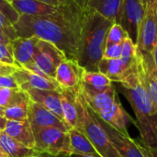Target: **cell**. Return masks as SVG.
<instances>
[{"label":"cell","instance_id":"74e56055","mask_svg":"<svg viewBox=\"0 0 157 157\" xmlns=\"http://www.w3.org/2000/svg\"><path fill=\"white\" fill-rule=\"evenodd\" d=\"M7 119L5 117L0 116V132H3L6 129V126L7 124Z\"/></svg>","mask_w":157,"mask_h":157},{"label":"cell","instance_id":"836d02e7","mask_svg":"<svg viewBox=\"0 0 157 157\" xmlns=\"http://www.w3.org/2000/svg\"><path fill=\"white\" fill-rule=\"evenodd\" d=\"M0 88H8L14 90H20L13 77V75L0 76Z\"/></svg>","mask_w":157,"mask_h":157},{"label":"cell","instance_id":"f1b7e54d","mask_svg":"<svg viewBox=\"0 0 157 157\" xmlns=\"http://www.w3.org/2000/svg\"><path fill=\"white\" fill-rule=\"evenodd\" d=\"M18 92L19 90L0 88V105L5 108L10 105L17 98Z\"/></svg>","mask_w":157,"mask_h":157},{"label":"cell","instance_id":"8fae6325","mask_svg":"<svg viewBox=\"0 0 157 157\" xmlns=\"http://www.w3.org/2000/svg\"><path fill=\"white\" fill-rule=\"evenodd\" d=\"M85 69L76 60L65 58L58 66L54 80L63 90H79Z\"/></svg>","mask_w":157,"mask_h":157},{"label":"cell","instance_id":"7bdbcfd3","mask_svg":"<svg viewBox=\"0 0 157 157\" xmlns=\"http://www.w3.org/2000/svg\"><path fill=\"white\" fill-rule=\"evenodd\" d=\"M151 68H152L153 73L155 74V76L156 77V79H157V71L155 70V66H154V62H153V60H152V62H151Z\"/></svg>","mask_w":157,"mask_h":157},{"label":"cell","instance_id":"bcb514c9","mask_svg":"<svg viewBox=\"0 0 157 157\" xmlns=\"http://www.w3.org/2000/svg\"><path fill=\"white\" fill-rule=\"evenodd\" d=\"M6 2H8V3L10 4V3H12L13 1H16V0H6Z\"/></svg>","mask_w":157,"mask_h":157},{"label":"cell","instance_id":"30bf717a","mask_svg":"<svg viewBox=\"0 0 157 157\" xmlns=\"http://www.w3.org/2000/svg\"><path fill=\"white\" fill-rule=\"evenodd\" d=\"M80 91L87 105L95 114L110 106L119 97L114 83L105 89H95L82 82Z\"/></svg>","mask_w":157,"mask_h":157},{"label":"cell","instance_id":"5bb4252c","mask_svg":"<svg viewBox=\"0 0 157 157\" xmlns=\"http://www.w3.org/2000/svg\"><path fill=\"white\" fill-rule=\"evenodd\" d=\"M28 120L32 130L39 128H57L65 132L70 130L69 127L53 113L32 101L29 105Z\"/></svg>","mask_w":157,"mask_h":157},{"label":"cell","instance_id":"ffe728a7","mask_svg":"<svg viewBox=\"0 0 157 157\" xmlns=\"http://www.w3.org/2000/svg\"><path fill=\"white\" fill-rule=\"evenodd\" d=\"M78 90H63L61 92V104L63 117L70 129H76L78 125V112L76 106V93Z\"/></svg>","mask_w":157,"mask_h":157},{"label":"cell","instance_id":"9a60e30c","mask_svg":"<svg viewBox=\"0 0 157 157\" xmlns=\"http://www.w3.org/2000/svg\"><path fill=\"white\" fill-rule=\"evenodd\" d=\"M99 118H101L105 123L109 125L115 130L121 134L130 137L127 126L129 123L135 125V119H133L121 105L119 97L116 101L108 108L102 110L98 114H96Z\"/></svg>","mask_w":157,"mask_h":157},{"label":"cell","instance_id":"e575fe53","mask_svg":"<svg viewBox=\"0 0 157 157\" xmlns=\"http://www.w3.org/2000/svg\"><path fill=\"white\" fill-rule=\"evenodd\" d=\"M17 68H18L17 66H12V65L0 63V76L12 75Z\"/></svg>","mask_w":157,"mask_h":157},{"label":"cell","instance_id":"8992f818","mask_svg":"<svg viewBox=\"0 0 157 157\" xmlns=\"http://www.w3.org/2000/svg\"><path fill=\"white\" fill-rule=\"evenodd\" d=\"M146 10L142 0H124L118 23L127 32L129 38L136 44L141 24Z\"/></svg>","mask_w":157,"mask_h":157},{"label":"cell","instance_id":"603a6c76","mask_svg":"<svg viewBox=\"0 0 157 157\" xmlns=\"http://www.w3.org/2000/svg\"><path fill=\"white\" fill-rule=\"evenodd\" d=\"M71 153L77 155H87L96 157H101L97 152L95 147L89 142V140L78 130L71 129L69 131Z\"/></svg>","mask_w":157,"mask_h":157},{"label":"cell","instance_id":"d6986e66","mask_svg":"<svg viewBox=\"0 0 157 157\" xmlns=\"http://www.w3.org/2000/svg\"><path fill=\"white\" fill-rule=\"evenodd\" d=\"M3 132L28 148L35 150L34 135L28 119L22 121L8 120Z\"/></svg>","mask_w":157,"mask_h":157},{"label":"cell","instance_id":"3957f363","mask_svg":"<svg viewBox=\"0 0 157 157\" xmlns=\"http://www.w3.org/2000/svg\"><path fill=\"white\" fill-rule=\"evenodd\" d=\"M114 22L86 6L81 30L77 62L86 71H98L106 39Z\"/></svg>","mask_w":157,"mask_h":157},{"label":"cell","instance_id":"4dcf8cb0","mask_svg":"<svg viewBox=\"0 0 157 157\" xmlns=\"http://www.w3.org/2000/svg\"><path fill=\"white\" fill-rule=\"evenodd\" d=\"M0 12L2 14H4L13 25L17 22V20L18 19L19 16H20L14 9V7L11 6V4H9L6 0H0Z\"/></svg>","mask_w":157,"mask_h":157},{"label":"cell","instance_id":"f6af8a7d","mask_svg":"<svg viewBox=\"0 0 157 157\" xmlns=\"http://www.w3.org/2000/svg\"><path fill=\"white\" fill-rule=\"evenodd\" d=\"M0 157H7V155H6V153L2 149H0Z\"/></svg>","mask_w":157,"mask_h":157},{"label":"cell","instance_id":"8d00e7d4","mask_svg":"<svg viewBox=\"0 0 157 157\" xmlns=\"http://www.w3.org/2000/svg\"><path fill=\"white\" fill-rule=\"evenodd\" d=\"M143 4L145 7V10L147 11L148 9H150L151 7L155 6L156 5L157 0H142Z\"/></svg>","mask_w":157,"mask_h":157},{"label":"cell","instance_id":"ac0fdd59","mask_svg":"<svg viewBox=\"0 0 157 157\" xmlns=\"http://www.w3.org/2000/svg\"><path fill=\"white\" fill-rule=\"evenodd\" d=\"M38 41L37 37H17L11 41L14 59L17 67L27 68L34 62L33 55Z\"/></svg>","mask_w":157,"mask_h":157},{"label":"cell","instance_id":"f546056e","mask_svg":"<svg viewBox=\"0 0 157 157\" xmlns=\"http://www.w3.org/2000/svg\"><path fill=\"white\" fill-rule=\"evenodd\" d=\"M122 51H121V57L128 58V59H134L138 56V50L136 44L128 37L126 38L123 43H121Z\"/></svg>","mask_w":157,"mask_h":157},{"label":"cell","instance_id":"7a4b0ae2","mask_svg":"<svg viewBox=\"0 0 157 157\" xmlns=\"http://www.w3.org/2000/svg\"><path fill=\"white\" fill-rule=\"evenodd\" d=\"M137 64L138 60L133 71L118 84L121 93L129 101L135 113V126L140 132L141 143L157 153V117L155 115L152 100L140 81Z\"/></svg>","mask_w":157,"mask_h":157},{"label":"cell","instance_id":"ba28073f","mask_svg":"<svg viewBox=\"0 0 157 157\" xmlns=\"http://www.w3.org/2000/svg\"><path fill=\"white\" fill-rule=\"evenodd\" d=\"M10 4L19 15L33 17L59 16L85 8L86 6V5L77 4L67 7H56L39 0H16Z\"/></svg>","mask_w":157,"mask_h":157},{"label":"cell","instance_id":"83f0119b","mask_svg":"<svg viewBox=\"0 0 157 157\" xmlns=\"http://www.w3.org/2000/svg\"><path fill=\"white\" fill-rule=\"evenodd\" d=\"M0 63L17 66L16 61L14 59L13 48L11 43L8 44L0 43Z\"/></svg>","mask_w":157,"mask_h":157},{"label":"cell","instance_id":"4fadbf2b","mask_svg":"<svg viewBox=\"0 0 157 157\" xmlns=\"http://www.w3.org/2000/svg\"><path fill=\"white\" fill-rule=\"evenodd\" d=\"M137 60L138 56L134 59L123 57L118 59L102 58L98 63V71L104 74L113 83H120L133 71Z\"/></svg>","mask_w":157,"mask_h":157},{"label":"cell","instance_id":"ee69618b","mask_svg":"<svg viewBox=\"0 0 157 157\" xmlns=\"http://www.w3.org/2000/svg\"><path fill=\"white\" fill-rule=\"evenodd\" d=\"M4 115H5V107L0 105V116L4 117Z\"/></svg>","mask_w":157,"mask_h":157},{"label":"cell","instance_id":"681fc988","mask_svg":"<svg viewBox=\"0 0 157 157\" xmlns=\"http://www.w3.org/2000/svg\"><path fill=\"white\" fill-rule=\"evenodd\" d=\"M82 1H84V2H86V0H82Z\"/></svg>","mask_w":157,"mask_h":157},{"label":"cell","instance_id":"9c48e42d","mask_svg":"<svg viewBox=\"0 0 157 157\" xmlns=\"http://www.w3.org/2000/svg\"><path fill=\"white\" fill-rule=\"evenodd\" d=\"M155 6L146 11L145 17L138 32L136 47L138 52L142 55H152L157 44V17Z\"/></svg>","mask_w":157,"mask_h":157},{"label":"cell","instance_id":"c3c4849f","mask_svg":"<svg viewBox=\"0 0 157 157\" xmlns=\"http://www.w3.org/2000/svg\"><path fill=\"white\" fill-rule=\"evenodd\" d=\"M155 10H156V17H157V3H156V6H155Z\"/></svg>","mask_w":157,"mask_h":157},{"label":"cell","instance_id":"d4e9b609","mask_svg":"<svg viewBox=\"0 0 157 157\" xmlns=\"http://www.w3.org/2000/svg\"><path fill=\"white\" fill-rule=\"evenodd\" d=\"M83 83L95 88V89H105L113 84V82L107 78L104 74L99 71H84Z\"/></svg>","mask_w":157,"mask_h":157},{"label":"cell","instance_id":"6da1fadb","mask_svg":"<svg viewBox=\"0 0 157 157\" xmlns=\"http://www.w3.org/2000/svg\"><path fill=\"white\" fill-rule=\"evenodd\" d=\"M86 8L59 16L20 15L14 24L17 37H37L54 44L68 59L77 61Z\"/></svg>","mask_w":157,"mask_h":157},{"label":"cell","instance_id":"f35d334b","mask_svg":"<svg viewBox=\"0 0 157 157\" xmlns=\"http://www.w3.org/2000/svg\"><path fill=\"white\" fill-rule=\"evenodd\" d=\"M152 58H153V62H154V66H155V68L157 71V44L155 45L153 53H152Z\"/></svg>","mask_w":157,"mask_h":157},{"label":"cell","instance_id":"277c9868","mask_svg":"<svg viewBox=\"0 0 157 157\" xmlns=\"http://www.w3.org/2000/svg\"><path fill=\"white\" fill-rule=\"evenodd\" d=\"M76 106L78 112L76 130L89 140L101 157H121L100 124L98 116L87 105L80 89L76 93Z\"/></svg>","mask_w":157,"mask_h":157},{"label":"cell","instance_id":"e0dca14e","mask_svg":"<svg viewBox=\"0 0 157 157\" xmlns=\"http://www.w3.org/2000/svg\"><path fill=\"white\" fill-rule=\"evenodd\" d=\"M29 96L30 101L40 104L56 117H58L63 123V117L62 111L61 104V92L58 91H50V90H29L26 92ZM70 129V128H69ZM71 130V129H70Z\"/></svg>","mask_w":157,"mask_h":157},{"label":"cell","instance_id":"ab89813d","mask_svg":"<svg viewBox=\"0 0 157 157\" xmlns=\"http://www.w3.org/2000/svg\"><path fill=\"white\" fill-rule=\"evenodd\" d=\"M68 155H51V154H47V153H39L37 155L32 157H67Z\"/></svg>","mask_w":157,"mask_h":157},{"label":"cell","instance_id":"52a82bcc","mask_svg":"<svg viewBox=\"0 0 157 157\" xmlns=\"http://www.w3.org/2000/svg\"><path fill=\"white\" fill-rule=\"evenodd\" d=\"M65 58V55L54 44L39 39L34 50L33 60L48 77L54 79L58 66Z\"/></svg>","mask_w":157,"mask_h":157},{"label":"cell","instance_id":"5b68a950","mask_svg":"<svg viewBox=\"0 0 157 157\" xmlns=\"http://www.w3.org/2000/svg\"><path fill=\"white\" fill-rule=\"evenodd\" d=\"M35 140V151L53 155H70L69 133L57 128H39L32 130Z\"/></svg>","mask_w":157,"mask_h":157},{"label":"cell","instance_id":"d6a6232c","mask_svg":"<svg viewBox=\"0 0 157 157\" xmlns=\"http://www.w3.org/2000/svg\"><path fill=\"white\" fill-rule=\"evenodd\" d=\"M39 1H41L43 3H46L48 5H51L56 7H67V6H71L74 5H77V4L86 5V2L82 0H39Z\"/></svg>","mask_w":157,"mask_h":157},{"label":"cell","instance_id":"60d3db41","mask_svg":"<svg viewBox=\"0 0 157 157\" xmlns=\"http://www.w3.org/2000/svg\"><path fill=\"white\" fill-rule=\"evenodd\" d=\"M11 43V41H10L6 36H5L4 34H2V33L0 32V43L8 44V43Z\"/></svg>","mask_w":157,"mask_h":157},{"label":"cell","instance_id":"44dd1931","mask_svg":"<svg viewBox=\"0 0 157 157\" xmlns=\"http://www.w3.org/2000/svg\"><path fill=\"white\" fill-rule=\"evenodd\" d=\"M124 0H86V6L118 23Z\"/></svg>","mask_w":157,"mask_h":157},{"label":"cell","instance_id":"7dc6e473","mask_svg":"<svg viewBox=\"0 0 157 157\" xmlns=\"http://www.w3.org/2000/svg\"><path fill=\"white\" fill-rule=\"evenodd\" d=\"M0 149H1V132H0Z\"/></svg>","mask_w":157,"mask_h":157},{"label":"cell","instance_id":"7402d4cb","mask_svg":"<svg viewBox=\"0 0 157 157\" xmlns=\"http://www.w3.org/2000/svg\"><path fill=\"white\" fill-rule=\"evenodd\" d=\"M30 99L26 92L19 90L14 102L5 108L4 117L7 120L22 121L28 119V111Z\"/></svg>","mask_w":157,"mask_h":157},{"label":"cell","instance_id":"b9f144b4","mask_svg":"<svg viewBox=\"0 0 157 157\" xmlns=\"http://www.w3.org/2000/svg\"><path fill=\"white\" fill-rule=\"evenodd\" d=\"M67 157H96L93 155H77V154H71Z\"/></svg>","mask_w":157,"mask_h":157},{"label":"cell","instance_id":"d590c367","mask_svg":"<svg viewBox=\"0 0 157 157\" xmlns=\"http://www.w3.org/2000/svg\"><path fill=\"white\" fill-rule=\"evenodd\" d=\"M139 143V144H140V147H141V149H142V151L144 152V154L145 155V156L146 157H157L156 156V153H154L153 151H151V150H149L148 148H146V147H144L142 143H141V142H138Z\"/></svg>","mask_w":157,"mask_h":157},{"label":"cell","instance_id":"7c38bea8","mask_svg":"<svg viewBox=\"0 0 157 157\" xmlns=\"http://www.w3.org/2000/svg\"><path fill=\"white\" fill-rule=\"evenodd\" d=\"M18 88L27 92L29 90H50L62 92L63 89L56 82L55 80L47 79L37 75L22 67H18L12 74Z\"/></svg>","mask_w":157,"mask_h":157},{"label":"cell","instance_id":"cb8c5ba5","mask_svg":"<svg viewBox=\"0 0 157 157\" xmlns=\"http://www.w3.org/2000/svg\"><path fill=\"white\" fill-rule=\"evenodd\" d=\"M1 149L7 157H32L39 154L34 149L28 148L4 132H1Z\"/></svg>","mask_w":157,"mask_h":157},{"label":"cell","instance_id":"4316f807","mask_svg":"<svg viewBox=\"0 0 157 157\" xmlns=\"http://www.w3.org/2000/svg\"><path fill=\"white\" fill-rule=\"evenodd\" d=\"M0 32L6 36L10 41L17 38L14 25L8 20V19L0 12Z\"/></svg>","mask_w":157,"mask_h":157},{"label":"cell","instance_id":"1f68e13d","mask_svg":"<svg viewBox=\"0 0 157 157\" xmlns=\"http://www.w3.org/2000/svg\"><path fill=\"white\" fill-rule=\"evenodd\" d=\"M121 51H122L121 43L108 44V45L105 46L102 58H107V59H118V58H121Z\"/></svg>","mask_w":157,"mask_h":157},{"label":"cell","instance_id":"2e32d148","mask_svg":"<svg viewBox=\"0 0 157 157\" xmlns=\"http://www.w3.org/2000/svg\"><path fill=\"white\" fill-rule=\"evenodd\" d=\"M98 120L121 157H146L137 141L121 134L109 125L105 123L101 118H98Z\"/></svg>","mask_w":157,"mask_h":157},{"label":"cell","instance_id":"484cf974","mask_svg":"<svg viewBox=\"0 0 157 157\" xmlns=\"http://www.w3.org/2000/svg\"><path fill=\"white\" fill-rule=\"evenodd\" d=\"M128 37L129 36L127 32L124 31V29L119 23L114 22L109 30L107 39H106V45L122 43L123 41Z\"/></svg>","mask_w":157,"mask_h":157}]
</instances>
